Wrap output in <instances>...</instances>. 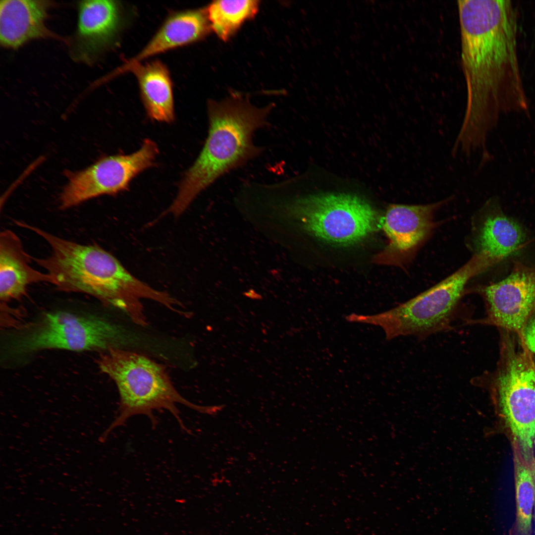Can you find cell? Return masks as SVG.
Segmentation results:
<instances>
[{"mask_svg":"<svg viewBox=\"0 0 535 535\" xmlns=\"http://www.w3.org/2000/svg\"><path fill=\"white\" fill-rule=\"evenodd\" d=\"M461 61L467 102L458 134L486 141L501 113L528 107L517 54V19L510 0H458Z\"/></svg>","mask_w":535,"mask_h":535,"instance_id":"obj_1","label":"cell"},{"mask_svg":"<svg viewBox=\"0 0 535 535\" xmlns=\"http://www.w3.org/2000/svg\"><path fill=\"white\" fill-rule=\"evenodd\" d=\"M17 224L33 231L49 244L50 256L32 259L46 270L52 284L58 290L91 295L107 305L121 310L134 322L143 326L147 322L143 299L165 306L170 304L171 297L168 293L138 279L99 246L69 241L23 222L17 221Z\"/></svg>","mask_w":535,"mask_h":535,"instance_id":"obj_2","label":"cell"},{"mask_svg":"<svg viewBox=\"0 0 535 535\" xmlns=\"http://www.w3.org/2000/svg\"><path fill=\"white\" fill-rule=\"evenodd\" d=\"M273 106L259 107L237 96L208 103V134L198 158L179 184L166 213H183L194 199L220 177L256 158L264 148L255 133L269 125Z\"/></svg>","mask_w":535,"mask_h":535,"instance_id":"obj_3","label":"cell"},{"mask_svg":"<svg viewBox=\"0 0 535 535\" xmlns=\"http://www.w3.org/2000/svg\"><path fill=\"white\" fill-rule=\"evenodd\" d=\"M98 364L101 371L114 381L120 398L118 414L102 436L103 440L113 429L123 426L135 415L147 416L155 426L157 421L154 412L164 409L173 416L182 429L187 430L177 404L209 415H217L225 407L201 406L190 402L174 387L164 367L143 354L112 346L100 354Z\"/></svg>","mask_w":535,"mask_h":535,"instance_id":"obj_4","label":"cell"},{"mask_svg":"<svg viewBox=\"0 0 535 535\" xmlns=\"http://www.w3.org/2000/svg\"><path fill=\"white\" fill-rule=\"evenodd\" d=\"M495 369L473 378L475 386L488 389L498 403L512 439L527 461L535 456V364L521 338L500 333Z\"/></svg>","mask_w":535,"mask_h":535,"instance_id":"obj_5","label":"cell"},{"mask_svg":"<svg viewBox=\"0 0 535 535\" xmlns=\"http://www.w3.org/2000/svg\"><path fill=\"white\" fill-rule=\"evenodd\" d=\"M490 267L484 256L476 253L455 272L408 301L374 315L353 313L346 320L380 326L387 340L406 336L424 339L449 330L459 314L458 307L467 284Z\"/></svg>","mask_w":535,"mask_h":535,"instance_id":"obj_6","label":"cell"},{"mask_svg":"<svg viewBox=\"0 0 535 535\" xmlns=\"http://www.w3.org/2000/svg\"><path fill=\"white\" fill-rule=\"evenodd\" d=\"M268 201L270 207L294 215L310 234L334 245L356 243L376 230L381 222L369 204L348 194L325 193L289 199L271 184Z\"/></svg>","mask_w":535,"mask_h":535,"instance_id":"obj_7","label":"cell"},{"mask_svg":"<svg viewBox=\"0 0 535 535\" xmlns=\"http://www.w3.org/2000/svg\"><path fill=\"white\" fill-rule=\"evenodd\" d=\"M116 327L93 315L64 311L43 314L17 329L4 347L8 357H20L49 349L105 351L118 338Z\"/></svg>","mask_w":535,"mask_h":535,"instance_id":"obj_8","label":"cell"},{"mask_svg":"<svg viewBox=\"0 0 535 535\" xmlns=\"http://www.w3.org/2000/svg\"><path fill=\"white\" fill-rule=\"evenodd\" d=\"M158 153L156 143L146 139L135 152L103 158L71 174L60 194V207L68 209L94 197L126 190L133 178L154 165Z\"/></svg>","mask_w":535,"mask_h":535,"instance_id":"obj_9","label":"cell"},{"mask_svg":"<svg viewBox=\"0 0 535 535\" xmlns=\"http://www.w3.org/2000/svg\"><path fill=\"white\" fill-rule=\"evenodd\" d=\"M479 290L484 301L486 316L469 320L466 324L494 325L520 336L535 312V266L514 261L507 277Z\"/></svg>","mask_w":535,"mask_h":535,"instance_id":"obj_10","label":"cell"},{"mask_svg":"<svg viewBox=\"0 0 535 535\" xmlns=\"http://www.w3.org/2000/svg\"><path fill=\"white\" fill-rule=\"evenodd\" d=\"M76 31L70 43L73 58L91 63L114 41L122 23L121 4L108 0H88L78 4Z\"/></svg>","mask_w":535,"mask_h":535,"instance_id":"obj_11","label":"cell"},{"mask_svg":"<svg viewBox=\"0 0 535 535\" xmlns=\"http://www.w3.org/2000/svg\"><path fill=\"white\" fill-rule=\"evenodd\" d=\"M452 197L425 205L391 204L381 220L389 240L390 252L400 260H409L435 227L436 211Z\"/></svg>","mask_w":535,"mask_h":535,"instance_id":"obj_12","label":"cell"},{"mask_svg":"<svg viewBox=\"0 0 535 535\" xmlns=\"http://www.w3.org/2000/svg\"><path fill=\"white\" fill-rule=\"evenodd\" d=\"M210 30L205 8L173 13L164 21L146 46L109 75L108 79L130 71L134 65L157 54L201 40Z\"/></svg>","mask_w":535,"mask_h":535,"instance_id":"obj_13","label":"cell"},{"mask_svg":"<svg viewBox=\"0 0 535 535\" xmlns=\"http://www.w3.org/2000/svg\"><path fill=\"white\" fill-rule=\"evenodd\" d=\"M32 257L24 249L20 239L13 231L0 233V298L1 307L27 294L28 286L40 282L52 283L47 273L33 268Z\"/></svg>","mask_w":535,"mask_h":535,"instance_id":"obj_14","label":"cell"},{"mask_svg":"<svg viewBox=\"0 0 535 535\" xmlns=\"http://www.w3.org/2000/svg\"><path fill=\"white\" fill-rule=\"evenodd\" d=\"M52 5L48 0H0L1 45L16 49L31 40L52 36L46 26Z\"/></svg>","mask_w":535,"mask_h":535,"instance_id":"obj_15","label":"cell"},{"mask_svg":"<svg viewBox=\"0 0 535 535\" xmlns=\"http://www.w3.org/2000/svg\"><path fill=\"white\" fill-rule=\"evenodd\" d=\"M488 209L476 238L477 253L494 265L512 255L522 245L525 233L519 224L503 214L496 201L486 204Z\"/></svg>","mask_w":535,"mask_h":535,"instance_id":"obj_16","label":"cell"},{"mask_svg":"<svg viewBox=\"0 0 535 535\" xmlns=\"http://www.w3.org/2000/svg\"><path fill=\"white\" fill-rule=\"evenodd\" d=\"M130 71L137 80L141 99L148 116L160 122L173 121L172 85L166 65L156 60L138 63Z\"/></svg>","mask_w":535,"mask_h":535,"instance_id":"obj_17","label":"cell"},{"mask_svg":"<svg viewBox=\"0 0 535 535\" xmlns=\"http://www.w3.org/2000/svg\"><path fill=\"white\" fill-rule=\"evenodd\" d=\"M516 501L515 522L509 535H533V520L535 513V456L524 459L518 443L512 440Z\"/></svg>","mask_w":535,"mask_h":535,"instance_id":"obj_18","label":"cell"},{"mask_svg":"<svg viewBox=\"0 0 535 535\" xmlns=\"http://www.w3.org/2000/svg\"><path fill=\"white\" fill-rule=\"evenodd\" d=\"M259 1L256 0H215L206 8L211 29L223 41L232 37L246 20L257 14Z\"/></svg>","mask_w":535,"mask_h":535,"instance_id":"obj_19","label":"cell"},{"mask_svg":"<svg viewBox=\"0 0 535 535\" xmlns=\"http://www.w3.org/2000/svg\"><path fill=\"white\" fill-rule=\"evenodd\" d=\"M520 337L528 350L535 355V312L525 323Z\"/></svg>","mask_w":535,"mask_h":535,"instance_id":"obj_20","label":"cell"}]
</instances>
